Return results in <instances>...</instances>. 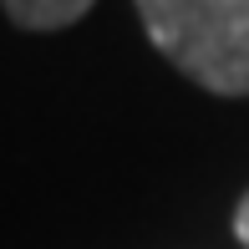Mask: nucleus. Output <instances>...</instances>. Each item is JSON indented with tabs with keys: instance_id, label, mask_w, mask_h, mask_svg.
Masks as SVG:
<instances>
[{
	"instance_id": "obj_1",
	"label": "nucleus",
	"mask_w": 249,
	"mask_h": 249,
	"mask_svg": "<svg viewBox=\"0 0 249 249\" xmlns=\"http://www.w3.org/2000/svg\"><path fill=\"white\" fill-rule=\"evenodd\" d=\"M153 46L219 97H249V0H138Z\"/></svg>"
},
{
	"instance_id": "obj_2",
	"label": "nucleus",
	"mask_w": 249,
	"mask_h": 249,
	"mask_svg": "<svg viewBox=\"0 0 249 249\" xmlns=\"http://www.w3.org/2000/svg\"><path fill=\"white\" fill-rule=\"evenodd\" d=\"M5 16L26 31H61L92 10V0H0Z\"/></svg>"
},
{
	"instance_id": "obj_3",
	"label": "nucleus",
	"mask_w": 249,
	"mask_h": 249,
	"mask_svg": "<svg viewBox=\"0 0 249 249\" xmlns=\"http://www.w3.org/2000/svg\"><path fill=\"white\" fill-rule=\"evenodd\" d=\"M234 234H239V244L249 249V194L239 198V209H234Z\"/></svg>"
}]
</instances>
